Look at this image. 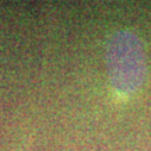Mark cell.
Returning <instances> with one entry per match:
<instances>
[{"label":"cell","mask_w":151,"mask_h":151,"mask_svg":"<svg viewBox=\"0 0 151 151\" xmlns=\"http://www.w3.org/2000/svg\"><path fill=\"white\" fill-rule=\"evenodd\" d=\"M105 60L111 84L119 94L130 95L143 86L147 73L146 53L134 32L115 31L106 42Z\"/></svg>","instance_id":"cell-1"}]
</instances>
